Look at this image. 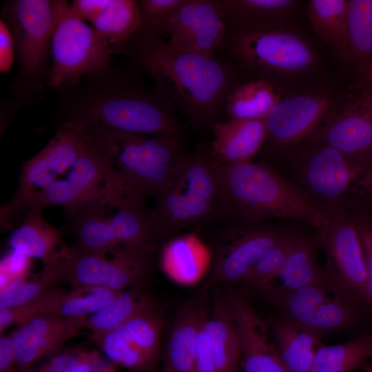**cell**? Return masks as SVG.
<instances>
[{
  "instance_id": "1",
  "label": "cell",
  "mask_w": 372,
  "mask_h": 372,
  "mask_svg": "<svg viewBox=\"0 0 372 372\" xmlns=\"http://www.w3.org/2000/svg\"><path fill=\"white\" fill-rule=\"evenodd\" d=\"M57 89V125L72 123L140 134H185L172 101L156 84L146 83L132 67L110 65Z\"/></svg>"
},
{
  "instance_id": "2",
  "label": "cell",
  "mask_w": 372,
  "mask_h": 372,
  "mask_svg": "<svg viewBox=\"0 0 372 372\" xmlns=\"http://www.w3.org/2000/svg\"><path fill=\"white\" fill-rule=\"evenodd\" d=\"M120 53L160 87L196 129L222 122L227 97L241 83L236 68L224 57L181 51L141 30Z\"/></svg>"
},
{
  "instance_id": "3",
  "label": "cell",
  "mask_w": 372,
  "mask_h": 372,
  "mask_svg": "<svg viewBox=\"0 0 372 372\" xmlns=\"http://www.w3.org/2000/svg\"><path fill=\"white\" fill-rule=\"evenodd\" d=\"M223 220L265 223L289 218L315 227L323 211L302 189L271 167L249 162L230 165L216 161Z\"/></svg>"
},
{
  "instance_id": "4",
  "label": "cell",
  "mask_w": 372,
  "mask_h": 372,
  "mask_svg": "<svg viewBox=\"0 0 372 372\" xmlns=\"http://www.w3.org/2000/svg\"><path fill=\"white\" fill-rule=\"evenodd\" d=\"M1 20L12 35L18 61V72L11 84L12 96L1 103V121L5 125L15 113L43 95L51 66L54 1H7L1 9Z\"/></svg>"
},
{
  "instance_id": "5",
  "label": "cell",
  "mask_w": 372,
  "mask_h": 372,
  "mask_svg": "<svg viewBox=\"0 0 372 372\" xmlns=\"http://www.w3.org/2000/svg\"><path fill=\"white\" fill-rule=\"evenodd\" d=\"M62 229L73 235L82 249L105 252L123 247H157L163 240L144 200L123 192L103 195L65 209Z\"/></svg>"
},
{
  "instance_id": "6",
  "label": "cell",
  "mask_w": 372,
  "mask_h": 372,
  "mask_svg": "<svg viewBox=\"0 0 372 372\" xmlns=\"http://www.w3.org/2000/svg\"><path fill=\"white\" fill-rule=\"evenodd\" d=\"M156 198L150 212L163 239L193 225L221 222L216 161L210 148L190 154L174 182Z\"/></svg>"
},
{
  "instance_id": "7",
  "label": "cell",
  "mask_w": 372,
  "mask_h": 372,
  "mask_svg": "<svg viewBox=\"0 0 372 372\" xmlns=\"http://www.w3.org/2000/svg\"><path fill=\"white\" fill-rule=\"evenodd\" d=\"M218 55L250 79L269 81L273 77L306 72L316 63L308 43L277 23L227 31Z\"/></svg>"
},
{
  "instance_id": "8",
  "label": "cell",
  "mask_w": 372,
  "mask_h": 372,
  "mask_svg": "<svg viewBox=\"0 0 372 372\" xmlns=\"http://www.w3.org/2000/svg\"><path fill=\"white\" fill-rule=\"evenodd\" d=\"M113 131L91 128L90 136L66 176L30 196L21 209L42 211L49 206L72 208L112 192H126L114 165Z\"/></svg>"
},
{
  "instance_id": "9",
  "label": "cell",
  "mask_w": 372,
  "mask_h": 372,
  "mask_svg": "<svg viewBox=\"0 0 372 372\" xmlns=\"http://www.w3.org/2000/svg\"><path fill=\"white\" fill-rule=\"evenodd\" d=\"M113 132L114 165L129 196L156 197L174 182L190 155L177 135Z\"/></svg>"
},
{
  "instance_id": "10",
  "label": "cell",
  "mask_w": 372,
  "mask_h": 372,
  "mask_svg": "<svg viewBox=\"0 0 372 372\" xmlns=\"http://www.w3.org/2000/svg\"><path fill=\"white\" fill-rule=\"evenodd\" d=\"M303 189L322 210L367 209L372 200V158L348 156L320 145L300 167Z\"/></svg>"
},
{
  "instance_id": "11",
  "label": "cell",
  "mask_w": 372,
  "mask_h": 372,
  "mask_svg": "<svg viewBox=\"0 0 372 372\" xmlns=\"http://www.w3.org/2000/svg\"><path fill=\"white\" fill-rule=\"evenodd\" d=\"M157 247H123L105 252L92 251L74 245L54 266L43 269L57 284L73 288L99 287L115 291L143 288L154 267Z\"/></svg>"
},
{
  "instance_id": "12",
  "label": "cell",
  "mask_w": 372,
  "mask_h": 372,
  "mask_svg": "<svg viewBox=\"0 0 372 372\" xmlns=\"http://www.w3.org/2000/svg\"><path fill=\"white\" fill-rule=\"evenodd\" d=\"M54 1L52 63L47 86L59 88L110 66L114 50L92 26L67 14L68 1Z\"/></svg>"
},
{
  "instance_id": "13",
  "label": "cell",
  "mask_w": 372,
  "mask_h": 372,
  "mask_svg": "<svg viewBox=\"0 0 372 372\" xmlns=\"http://www.w3.org/2000/svg\"><path fill=\"white\" fill-rule=\"evenodd\" d=\"M322 211L316 229L328 260L325 273L329 283L340 296L367 308V269L354 218L347 210Z\"/></svg>"
},
{
  "instance_id": "14",
  "label": "cell",
  "mask_w": 372,
  "mask_h": 372,
  "mask_svg": "<svg viewBox=\"0 0 372 372\" xmlns=\"http://www.w3.org/2000/svg\"><path fill=\"white\" fill-rule=\"evenodd\" d=\"M264 293L282 317L319 337L348 330L360 322L361 307L329 285L313 284L294 290L269 287Z\"/></svg>"
},
{
  "instance_id": "15",
  "label": "cell",
  "mask_w": 372,
  "mask_h": 372,
  "mask_svg": "<svg viewBox=\"0 0 372 372\" xmlns=\"http://www.w3.org/2000/svg\"><path fill=\"white\" fill-rule=\"evenodd\" d=\"M90 134V129L74 124L57 125L55 134L47 145L23 164L18 189L12 200L1 209V229H9L12 216L30 196L42 191L68 172Z\"/></svg>"
},
{
  "instance_id": "16",
  "label": "cell",
  "mask_w": 372,
  "mask_h": 372,
  "mask_svg": "<svg viewBox=\"0 0 372 372\" xmlns=\"http://www.w3.org/2000/svg\"><path fill=\"white\" fill-rule=\"evenodd\" d=\"M222 223L224 228L208 285L242 282L287 233L266 223L238 220Z\"/></svg>"
},
{
  "instance_id": "17",
  "label": "cell",
  "mask_w": 372,
  "mask_h": 372,
  "mask_svg": "<svg viewBox=\"0 0 372 372\" xmlns=\"http://www.w3.org/2000/svg\"><path fill=\"white\" fill-rule=\"evenodd\" d=\"M163 325L161 315L154 308L109 333L90 335L110 362L143 371L152 369L157 360Z\"/></svg>"
},
{
  "instance_id": "18",
  "label": "cell",
  "mask_w": 372,
  "mask_h": 372,
  "mask_svg": "<svg viewBox=\"0 0 372 372\" xmlns=\"http://www.w3.org/2000/svg\"><path fill=\"white\" fill-rule=\"evenodd\" d=\"M227 34L218 0H185L169 20L167 41L181 51L216 56Z\"/></svg>"
},
{
  "instance_id": "19",
  "label": "cell",
  "mask_w": 372,
  "mask_h": 372,
  "mask_svg": "<svg viewBox=\"0 0 372 372\" xmlns=\"http://www.w3.org/2000/svg\"><path fill=\"white\" fill-rule=\"evenodd\" d=\"M225 300L238 333L243 372H289L267 325L247 299L230 291Z\"/></svg>"
},
{
  "instance_id": "20",
  "label": "cell",
  "mask_w": 372,
  "mask_h": 372,
  "mask_svg": "<svg viewBox=\"0 0 372 372\" xmlns=\"http://www.w3.org/2000/svg\"><path fill=\"white\" fill-rule=\"evenodd\" d=\"M83 318H68L40 313L11 333L18 372L30 369L41 357L61 349L83 329Z\"/></svg>"
},
{
  "instance_id": "21",
  "label": "cell",
  "mask_w": 372,
  "mask_h": 372,
  "mask_svg": "<svg viewBox=\"0 0 372 372\" xmlns=\"http://www.w3.org/2000/svg\"><path fill=\"white\" fill-rule=\"evenodd\" d=\"M329 103L324 96L302 94L281 99L265 118L266 139L283 146L303 138L316 127Z\"/></svg>"
},
{
  "instance_id": "22",
  "label": "cell",
  "mask_w": 372,
  "mask_h": 372,
  "mask_svg": "<svg viewBox=\"0 0 372 372\" xmlns=\"http://www.w3.org/2000/svg\"><path fill=\"white\" fill-rule=\"evenodd\" d=\"M210 147L218 162L238 165L251 162L265 142V119H229L215 124Z\"/></svg>"
},
{
  "instance_id": "23",
  "label": "cell",
  "mask_w": 372,
  "mask_h": 372,
  "mask_svg": "<svg viewBox=\"0 0 372 372\" xmlns=\"http://www.w3.org/2000/svg\"><path fill=\"white\" fill-rule=\"evenodd\" d=\"M8 243L12 250L40 260L44 269L56 265L69 250L61 231L45 221L40 210L28 211L23 223L10 234Z\"/></svg>"
},
{
  "instance_id": "24",
  "label": "cell",
  "mask_w": 372,
  "mask_h": 372,
  "mask_svg": "<svg viewBox=\"0 0 372 372\" xmlns=\"http://www.w3.org/2000/svg\"><path fill=\"white\" fill-rule=\"evenodd\" d=\"M206 316L198 299L180 309L167 346L163 372H194L197 338Z\"/></svg>"
},
{
  "instance_id": "25",
  "label": "cell",
  "mask_w": 372,
  "mask_h": 372,
  "mask_svg": "<svg viewBox=\"0 0 372 372\" xmlns=\"http://www.w3.org/2000/svg\"><path fill=\"white\" fill-rule=\"evenodd\" d=\"M202 331L218 372H237L241 361L238 333L226 300L218 294L211 312L207 313Z\"/></svg>"
},
{
  "instance_id": "26",
  "label": "cell",
  "mask_w": 372,
  "mask_h": 372,
  "mask_svg": "<svg viewBox=\"0 0 372 372\" xmlns=\"http://www.w3.org/2000/svg\"><path fill=\"white\" fill-rule=\"evenodd\" d=\"M314 140L352 158H371L372 123L351 107L328 122Z\"/></svg>"
},
{
  "instance_id": "27",
  "label": "cell",
  "mask_w": 372,
  "mask_h": 372,
  "mask_svg": "<svg viewBox=\"0 0 372 372\" xmlns=\"http://www.w3.org/2000/svg\"><path fill=\"white\" fill-rule=\"evenodd\" d=\"M210 253L194 233L175 236L162 249L161 264L165 273L182 285L198 282L206 272Z\"/></svg>"
},
{
  "instance_id": "28",
  "label": "cell",
  "mask_w": 372,
  "mask_h": 372,
  "mask_svg": "<svg viewBox=\"0 0 372 372\" xmlns=\"http://www.w3.org/2000/svg\"><path fill=\"white\" fill-rule=\"evenodd\" d=\"M270 330L287 370L309 372L320 344V337L281 316L271 320Z\"/></svg>"
},
{
  "instance_id": "29",
  "label": "cell",
  "mask_w": 372,
  "mask_h": 372,
  "mask_svg": "<svg viewBox=\"0 0 372 372\" xmlns=\"http://www.w3.org/2000/svg\"><path fill=\"white\" fill-rule=\"evenodd\" d=\"M154 308L143 288L127 289L103 309L84 317L83 329H89L93 335L105 334Z\"/></svg>"
},
{
  "instance_id": "30",
  "label": "cell",
  "mask_w": 372,
  "mask_h": 372,
  "mask_svg": "<svg viewBox=\"0 0 372 372\" xmlns=\"http://www.w3.org/2000/svg\"><path fill=\"white\" fill-rule=\"evenodd\" d=\"M372 359V333L359 335L339 344L318 347L309 372H353L366 370Z\"/></svg>"
},
{
  "instance_id": "31",
  "label": "cell",
  "mask_w": 372,
  "mask_h": 372,
  "mask_svg": "<svg viewBox=\"0 0 372 372\" xmlns=\"http://www.w3.org/2000/svg\"><path fill=\"white\" fill-rule=\"evenodd\" d=\"M280 99L273 83L263 79H249L229 94L225 114L229 119H265Z\"/></svg>"
},
{
  "instance_id": "32",
  "label": "cell",
  "mask_w": 372,
  "mask_h": 372,
  "mask_svg": "<svg viewBox=\"0 0 372 372\" xmlns=\"http://www.w3.org/2000/svg\"><path fill=\"white\" fill-rule=\"evenodd\" d=\"M278 277L282 282L279 288L284 290H294L313 284L330 285L325 271L317 262L315 241L299 234Z\"/></svg>"
},
{
  "instance_id": "33",
  "label": "cell",
  "mask_w": 372,
  "mask_h": 372,
  "mask_svg": "<svg viewBox=\"0 0 372 372\" xmlns=\"http://www.w3.org/2000/svg\"><path fill=\"white\" fill-rule=\"evenodd\" d=\"M348 6L347 0H311L307 9L308 17L318 37L347 58Z\"/></svg>"
},
{
  "instance_id": "34",
  "label": "cell",
  "mask_w": 372,
  "mask_h": 372,
  "mask_svg": "<svg viewBox=\"0 0 372 372\" xmlns=\"http://www.w3.org/2000/svg\"><path fill=\"white\" fill-rule=\"evenodd\" d=\"M227 31L276 24V19L290 9L292 0H218Z\"/></svg>"
},
{
  "instance_id": "35",
  "label": "cell",
  "mask_w": 372,
  "mask_h": 372,
  "mask_svg": "<svg viewBox=\"0 0 372 372\" xmlns=\"http://www.w3.org/2000/svg\"><path fill=\"white\" fill-rule=\"evenodd\" d=\"M92 27L120 53L141 26L138 6L134 0H111Z\"/></svg>"
},
{
  "instance_id": "36",
  "label": "cell",
  "mask_w": 372,
  "mask_h": 372,
  "mask_svg": "<svg viewBox=\"0 0 372 372\" xmlns=\"http://www.w3.org/2000/svg\"><path fill=\"white\" fill-rule=\"evenodd\" d=\"M99 287H80L61 291L48 304L44 313L77 318L92 315L105 307L121 292Z\"/></svg>"
},
{
  "instance_id": "37",
  "label": "cell",
  "mask_w": 372,
  "mask_h": 372,
  "mask_svg": "<svg viewBox=\"0 0 372 372\" xmlns=\"http://www.w3.org/2000/svg\"><path fill=\"white\" fill-rule=\"evenodd\" d=\"M349 58L363 68L372 58V0H349Z\"/></svg>"
},
{
  "instance_id": "38",
  "label": "cell",
  "mask_w": 372,
  "mask_h": 372,
  "mask_svg": "<svg viewBox=\"0 0 372 372\" xmlns=\"http://www.w3.org/2000/svg\"><path fill=\"white\" fill-rule=\"evenodd\" d=\"M298 234L287 232L281 241L250 271L242 282L262 292L267 290L270 287V282L278 277Z\"/></svg>"
},
{
  "instance_id": "39",
  "label": "cell",
  "mask_w": 372,
  "mask_h": 372,
  "mask_svg": "<svg viewBox=\"0 0 372 372\" xmlns=\"http://www.w3.org/2000/svg\"><path fill=\"white\" fill-rule=\"evenodd\" d=\"M57 285L46 273L41 271L37 278L26 280L21 276L11 280L0 293V309L15 307L32 302Z\"/></svg>"
},
{
  "instance_id": "40",
  "label": "cell",
  "mask_w": 372,
  "mask_h": 372,
  "mask_svg": "<svg viewBox=\"0 0 372 372\" xmlns=\"http://www.w3.org/2000/svg\"><path fill=\"white\" fill-rule=\"evenodd\" d=\"M185 0H137L140 15L139 30L158 36H167L169 20Z\"/></svg>"
},
{
  "instance_id": "41",
  "label": "cell",
  "mask_w": 372,
  "mask_h": 372,
  "mask_svg": "<svg viewBox=\"0 0 372 372\" xmlns=\"http://www.w3.org/2000/svg\"><path fill=\"white\" fill-rule=\"evenodd\" d=\"M61 290L55 287L38 299L24 304L0 309V334L13 325L21 326L45 312L50 302Z\"/></svg>"
},
{
  "instance_id": "42",
  "label": "cell",
  "mask_w": 372,
  "mask_h": 372,
  "mask_svg": "<svg viewBox=\"0 0 372 372\" xmlns=\"http://www.w3.org/2000/svg\"><path fill=\"white\" fill-rule=\"evenodd\" d=\"M362 245L368 274L366 307L372 309V214L368 209L351 212Z\"/></svg>"
},
{
  "instance_id": "43",
  "label": "cell",
  "mask_w": 372,
  "mask_h": 372,
  "mask_svg": "<svg viewBox=\"0 0 372 372\" xmlns=\"http://www.w3.org/2000/svg\"><path fill=\"white\" fill-rule=\"evenodd\" d=\"M83 350L80 347L60 349L36 370L23 372H76Z\"/></svg>"
},
{
  "instance_id": "44",
  "label": "cell",
  "mask_w": 372,
  "mask_h": 372,
  "mask_svg": "<svg viewBox=\"0 0 372 372\" xmlns=\"http://www.w3.org/2000/svg\"><path fill=\"white\" fill-rule=\"evenodd\" d=\"M111 0H75L68 3L67 14L91 23L106 9Z\"/></svg>"
},
{
  "instance_id": "45",
  "label": "cell",
  "mask_w": 372,
  "mask_h": 372,
  "mask_svg": "<svg viewBox=\"0 0 372 372\" xmlns=\"http://www.w3.org/2000/svg\"><path fill=\"white\" fill-rule=\"evenodd\" d=\"M16 52L12 35L4 23L0 20V71L8 72L14 61Z\"/></svg>"
},
{
  "instance_id": "46",
  "label": "cell",
  "mask_w": 372,
  "mask_h": 372,
  "mask_svg": "<svg viewBox=\"0 0 372 372\" xmlns=\"http://www.w3.org/2000/svg\"><path fill=\"white\" fill-rule=\"evenodd\" d=\"M194 372H218L213 357L205 342L202 326L196 342Z\"/></svg>"
},
{
  "instance_id": "47",
  "label": "cell",
  "mask_w": 372,
  "mask_h": 372,
  "mask_svg": "<svg viewBox=\"0 0 372 372\" xmlns=\"http://www.w3.org/2000/svg\"><path fill=\"white\" fill-rule=\"evenodd\" d=\"M0 372H18L17 356L10 334L0 337Z\"/></svg>"
},
{
  "instance_id": "48",
  "label": "cell",
  "mask_w": 372,
  "mask_h": 372,
  "mask_svg": "<svg viewBox=\"0 0 372 372\" xmlns=\"http://www.w3.org/2000/svg\"><path fill=\"white\" fill-rule=\"evenodd\" d=\"M107 362L102 358L98 351L84 349L76 372H100Z\"/></svg>"
},
{
  "instance_id": "49",
  "label": "cell",
  "mask_w": 372,
  "mask_h": 372,
  "mask_svg": "<svg viewBox=\"0 0 372 372\" xmlns=\"http://www.w3.org/2000/svg\"><path fill=\"white\" fill-rule=\"evenodd\" d=\"M352 108L362 113L372 123V87L360 96Z\"/></svg>"
},
{
  "instance_id": "50",
  "label": "cell",
  "mask_w": 372,
  "mask_h": 372,
  "mask_svg": "<svg viewBox=\"0 0 372 372\" xmlns=\"http://www.w3.org/2000/svg\"><path fill=\"white\" fill-rule=\"evenodd\" d=\"M363 84L368 88L372 87V58L363 68Z\"/></svg>"
},
{
  "instance_id": "51",
  "label": "cell",
  "mask_w": 372,
  "mask_h": 372,
  "mask_svg": "<svg viewBox=\"0 0 372 372\" xmlns=\"http://www.w3.org/2000/svg\"><path fill=\"white\" fill-rule=\"evenodd\" d=\"M100 372H116V364L110 361Z\"/></svg>"
},
{
  "instance_id": "52",
  "label": "cell",
  "mask_w": 372,
  "mask_h": 372,
  "mask_svg": "<svg viewBox=\"0 0 372 372\" xmlns=\"http://www.w3.org/2000/svg\"><path fill=\"white\" fill-rule=\"evenodd\" d=\"M366 371L372 372V364H370Z\"/></svg>"
},
{
  "instance_id": "53",
  "label": "cell",
  "mask_w": 372,
  "mask_h": 372,
  "mask_svg": "<svg viewBox=\"0 0 372 372\" xmlns=\"http://www.w3.org/2000/svg\"><path fill=\"white\" fill-rule=\"evenodd\" d=\"M366 372H369V371H366Z\"/></svg>"
}]
</instances>
